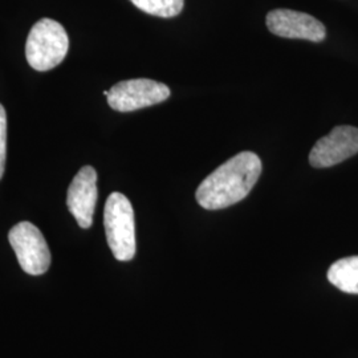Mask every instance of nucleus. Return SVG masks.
<instances>
[{
  "label": "nucleus",
  "mask_w": 358,
  "mask_h": 358,
  "mask_svg": "<svg viewBox=\"0 0 358 358\" xmlns=\"http://www.w3.org/2000/svg\"><path fill=\"white\" fill-rule=\"evenodd\" d=\"M138 10L158 17H176L182 13L185 0H130Z\"/></svg>",
  "instance_id": "9d476101"
},
{
  "label": "nucleus",
  "mask_w": 358,
  "mask_h": 358,
  "mask_svg": "<svg viewBox=\"0 0 358 358\" xmlns=\"http://www.w3.org/2000/svg\"><path fill=\"white\" fill-rule=\"evenodd\" d=\"M262 174V161L252 152H242L222 164L199 185L196 202L205 210H222L250 194Z\"/></svg>",
  "instance_id": "f257e3e1"
},
{
  "label": "nucleus",
  "mask_w": 358,
  "mask_h": 358,
  "mask_svg": "<svg viewBox=\"0 0 358 358\" xmlns=\"http://www.w3.org/2000/svg\"><path fill=\"white\" fill-rule=\"evenodd\" d=\"M97 173L92 166L80 169L69 185L66 206L81 229H90L97 203Z\"/></svg>",
  "instance_id": "6e6552de"
},
{
  "label": "nucleus",
  "mask_w": 358,
  "mask_h": 358,
  "mask_svg": "<svg viewBox=\"0 0 358 358\" xmlns=\"http://www.w3.org/2000/svg\"><path fill=\"white\" fill-rule=\"evenodd\" d=\"M7 158V115L0 103V179L3 178Z\"/></svg>",
  "instance_id": "9b49d317"
},
{
  "label": "nucleus",
  "mask_w": 358,
  "mask_h": 358,
  "mask_svg": "<svg viewBox=\"0 0 358 358\" xmlns=\"http://www.w3.org/2000/svg\"><path fill=\"white\" fill-rule=\"evenodd\" d=\"M8 241L26 273L38 276L48 271L51 266V251L41 231L35 224L29 222L15 224L8 232Z\"/></svg>",
  "instance_id": "20e7f679"
},
{
  "label": "nucleus",
  "mask_w": 358,
  "mask_h": 358,
  "mask_svg": "<svg viewBox=\"0 0 358 358\" xmlns=\"http://www.w3.org/2000/svg\"><path fill=\"white\" fill-rule=\"evenodd\" d=\"M266 23L269 31L280 38H301L320 43L327 35L325 27L317 19L294 10H273L267 15Z\"/></svg>",
  "instance_id": "0eeeda50"
},
{
  "label": "nucleus",
  "mask_w": 358,
  "mask_h": 358,
  "mask_svg": "<svg viewBox=\"0 0 358 358\" xmlns=\"http://www.w3.org/2000/svg\"><path fill=\"white\" fill-rule=\"evenodd\" d=\"M103 226L108 244L115 259L129 262L136 255L134 210L128 198L121 192H112L105 203Z\"/></svg>",
  "instance_id": "f03ea898"
},
{
  "label": "nucleus",
  "mask_w": 358,
  "mask_h": 358,
  "mask_svg": "<svg viewBox=\"0 0 358 358\" xmlns=\"http://www.w3.org/2000/svg\"><path fill=\"white\" fill-rule=\"evenodd\" d=\"M328 280L345 294H358V256L344 257L333 263Z\"/></svg>",
  "instance_id": "1a4fd4ad"
},
{
  "label": "nucleus",
  "mask_w": 358,
  "mask_h": 358,
  "mask_svg": "<svg viewBox=\"0 0 358 358\" xmlns=\"http://www.w3.org/2000/svg\"><path fill=\"white\" fill-rule=\"evenodd\" d=\"M358 153V129L336 127L315 143L309 153V164L316 169L332 167Z\"/></svg>",
  "instance_id": "423d86ee"
},
{
  "label": "nucleus",
  "mask_w": 358,
  "mask_h": 358,
  "mask_svg": "<svg viewBox=\"0 0 358 358\" xmlns=\"http://www.w3.org/2000/svg\"><path fill=\"white\" fill-rule=\"evenodd\" d=\"M68 48L69 38L64 27L44 17L32 27L27 38V62L35 71L47 72L64 60Z\"/></svg>",
  "instance_id": "7ed1b4c3"
},
{
  "label": "nucleus",
  "mask_w": 358,
  "mask_h": 358,
  "mask_svg": "<svg viewBox=\"0 0 358 358\" xmlns=\"http://www.w3.org/2000/svg\"><path fill=\"white\" fill-rule=\"evenodd\" d=\"M170 90L164 83L150 78L125 80L108 90V103L121 113L134 112L164 103L170 97Z\"/></svg>",
  "instance_id": "39448f33"
}]
</instances>
